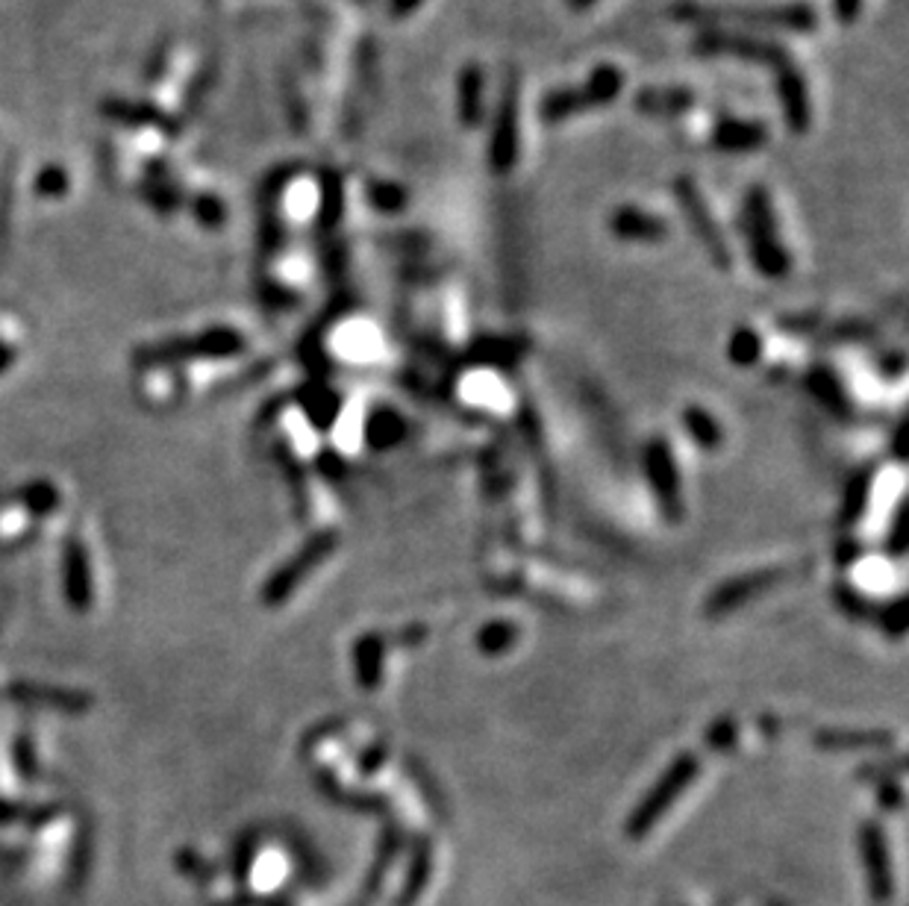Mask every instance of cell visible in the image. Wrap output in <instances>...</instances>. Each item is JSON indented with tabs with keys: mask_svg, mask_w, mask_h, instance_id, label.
Here are the masks:
<instances>
[{
	"mask_svg": "<svg viewBox=\"0 0 909 906\" xmlns=\"http://www.w3.org/2000/svg\"><path fill=\"white\" fill-rule=\"evenodd\" d=\"M671 15L689 24H745L759 30H792L810 33L818 24L813 7L806 3H674Z\"/></svg>",
	"mask_w": 909,
	"mask_h": 906,
	"instance_id": "1",
	"label": "cell"
},
{
	"mask_svg": "<svg viewBox=\"0 0 909 906\" xmlns=\"http://www.w3.org/2000/svg\"><path fill=\"white\" fill-rule=\"evenodd\" d=\"M742 221H745L747 242H751V257L756 268L766 278H783L789 271V257H786L780 236H777L775 210H771V195L763 186H751L742 207Z\"/></svg>",
	"mask_w": 909,
	"mask_h": 906,
	"instance_id": "2",
	"label": "cell"
},
{
	"mask_svg": "<svg viewBox=\"0 0 909 906\" xmlns=\"http://www.w3.org/2000/svg\"><path fill=\"white\" fill-rule=\"evenodd\" d=\"M695 50H700L704 57L745 59V62L771 68V71L792 59V54L780 42H775V38L754 36V33H730V30L716 27H709L707 33H700L695 38Z\"/></svg>",
	"mask_w": 909,
	"mask_h": 906,
	"instance_id": "3",
	"label": "cell"
},
{
	"mask_svg": "<svg viewBox=\"0 0 909 906\" xmlns=\"http://www.w3.org/2000/svg\"><path fill=\"white\" fill-rule=\"evenodd\" d=\"M521 151V130H518V80L507 77L500 92L495 127L488 136V165L495 174H507L516 168Z\"/></svg>",
	"mask_w": 909,
	"mask_h": 906,
	"instance_id": "4",
	"label": "cell"
},
{
	"mask_svg": "<svg viewBox=\"0 0 909 906\" xmlns=\"http://www.w3.org/2000/svg\"><path fill=\"white\" fill-rule=\"evenodd\" d=\"M674 198H677L680 210H683V215L689 221V230L698 236L700 245L707 248L709 257L716 259L718 266H728L730 254L728 245H724V233L718 230L716 219H712V212H709L698 186H695L689 177H680V180L674 183Z\"/></svg>",
	"mask_w": 909,
	"mask_h": 906,
	"instance_id": "5",
	"label": "cell"
},
{
	"mask_svg": "<svg viewBox=\"0 0 909 906\" xmlns=\"http://www.w3.org/2000/svg\"><path fill=\"white\" fill-rule=\"evenodd\" d=\"M777 80V97H780V109H783V121L792 133L804 136L813 125V104H810V89L801 74V68L794 66V59L775 68Z\"/></svg>",
	"mask_w": 909,
	"mask_h": 906,
	"instance_id": "6",
	"label": "cell"
},
{
	"mask_svg": "<svg viewBox=\"0 0 909 906\" xmlns=\"http://www.w3.org/2000/svg\"><path fill=\"white\" fill-rule=\"evenodd\" d=\"M768 142V127L763 121H747L724 115L712 127V144L724 153H754Z\"/></svg>",
	"mask_w": 909,
	"mask_h": 906,
	"instance_id": "7",
	"label": "cell"
},
{
	"mask_svg": "<svg viewBox=\"0 0 909 906\" xmlns=\"http://www.w3.org/2000/svg\"><path fill=\"white\" fill-rule=\"evenodd\" d=\"M610 230L624 242H660L669 236V224L657 212L641 207H618L610 219Z\"/></svg>",
	"mask_w": 909,
	"mask_h": 906,
	"instance_id": "8",
	"label": "cell"
},
{
	"mask_svg": "<svg viewBox=\"0 0 909 906\" xmlns=\"http://www.w3.org/2000/svg\"><path fill=\"white\" fill-rule=\"evenodd\" d=\"M457 115L465 127H480L486 115V74L477 62L460 68L457 74Z\"/></svg>",
	"mask_w": 909,
	"mask_h": 906,
	"instance_id": "9",
	"label": "cell"
},
{
	"mask_svg": "<svg viewBox=\"0 0 909 906\" xmlns=\"http://www.w3.org/2000/svg\"><path fill=\"white\" fill-rule=\"evenodd\" d=\"M692 106H695V92L686 86H653L641 89L636 95V109L653 118H674L689 113Z\"/></svg>",
	"mask_w": 909,
	"mask_h": 906,
	"instance_id": "10",
	"label": "cell"
},
{
	"mask_svg": "<svg viewBox=\"0 0 909 906\" xmlns=\"http://www.w3.org/2000/svg\"><path fill=\"white\" fill-rule=\"evenodd\" d=\"M594 109L592 97L583 86H563V89H551L542 104H539V118L545 125H559L565 118H575L580 113H589Z\"/></svg>",
	"mask_w": 909,
	"mask_h": 906,
	"instance_id": "11",
	"label": "cell"
},
{
	"mask_svg": "<svg viewBox=\"0 0 909 906\" xmlns=\"http://www.w3.org/2000/svg\"><path fill=\"white\" fill-rule=\"evenodd\" d=\"M583 89L589 92V97H592L594 109H598V106H610L615 97L622 95V89H624L622 68L598 66L592 74H589V80L583 83Z\"/></svg>",
	"mask_w": 909,
	"mask_h": 906,
	"instance_id": "12",
	"label": "cell"
},
{
	"mask_svg": "<svg viewBox=\"0 0 909 906\" xmlns=\"http://www.w3.org/2000/svg\"><path fill=\"white\" fill-rule=\"evenodd\" d=\"M365 198H368V203H371L374 210L380 212H401L403 207H406V201H410V195H406V189H403L401 183L392 180H368Z\"/></svg>",
	"mask_w": 909,
	"mask_h": 906,
	"instance_id": "13",
	"label": "cell"
},
{
	"mask_svg": "<svg viewBox=\"0 0 909 906\" xmlns=\"http://www.w3.org/2000/svg\"><path fill=\"white\" fill-rule=\"evenodd\" d=\"M345 210V183L335 172H327L324 177V203H321V221L327 227H333L339 215Z\"/></svg>",
	"mask_w": 909,
	"mask_h": 906,
	"instance_id": "14",
	"label": "cell"
},
{
	"mask_svg": "<svg viewBox=\"0 0 909 906\" xmlns=\"http://www.w3.org/2000/svg\"><path fill=\"white\" fill-rule=\"evenodd\" d=\"M862 12V0H833V15H836V21H842V24H853V21L860 19Z\"/></svg>",
	"mask_w": 909,
	"mask_h": 906,
	"instance_id": "15",
	"label": "cell"
},
{
	"mask_svg": "<svg viewBox=\"0 0 909 906\" xmlns=\"http://www.w3.org/2000/svg\"><path fill=\"white\" fill-rule=\"evenodd\" d=\"M422 3L424 0H389V12H392V19H406V15H412Z\"/></svg>",
	"mask_w": 909,
	"mask_h": 906,
	"instance_id": "16",
	"label": "cell"
},
{
	"mask_svg": "<svg viewBox=\"0 0 909 906\" xmlns=\"http://www.w3.org/2000/svg\"><path fill=\"white\" fill-rule=\"evenodd\" d=\"M594 0H568V7H571V10H589V7H592Z\"/></svg>",
	"mask_w": 909,
	"mask_h": 906,
	"instance_id": "17",
	"label": "cell"
}]
</instances>
